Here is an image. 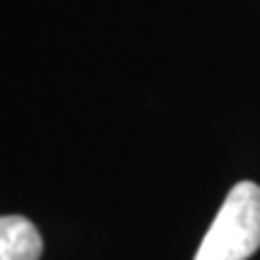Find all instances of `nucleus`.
Masks as SVG:
<instances>
[{
    "instance_id": "obj_1",
    "label": "nucleus",
    "mask_w": 260,
    "mask_h": 260,
    "mask_svg": "<svg viewBox=\"0 0 260 260\" xmlns=\"http://www.w3.org/2000/svg\"><path fill=\"white\" fill-rule=\"evenodd\" d=\"M260 248V186L241 181L229 190L195 260H248Z\"/></svg>"
},
{
    "instance_id": "obj_2",
    "label": "nucleus",
    "mask_w": 260,
    "mask_h": 260,
    "mask_svg": "<svg viewBox=\"0 0 260 260\" xmlns=\"http://www.w3.org/2000/svg\"><path fill=\"white\" fill-rule=\"evenodd\" d=\"M44 253L41 234L27 217H0V260H39Z\"/></svg>"
}]
</instances>
